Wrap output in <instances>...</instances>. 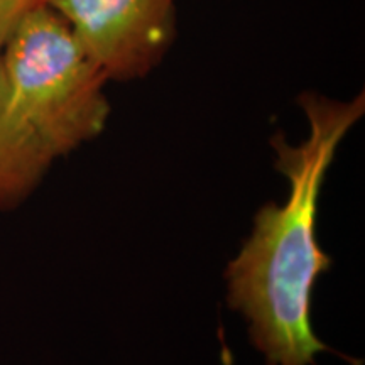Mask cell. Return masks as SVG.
Returning a JSON list of instances; mask_svg holds the SVG:
<instances>
[{"instance_id": "cell-5", "label": "cell", "mask_w": 365, "mask_h": 365, "mask_svg": "<svg viewBox=\"0 0 365 365\" xmlns=\"http://www.w3.org/2000/svg\"><path fill=\"white\" fill-rule=\"evenodd\" d=\"M44 4L46 0H0V49L22 17Z\"/></svg>"}, {"instance_id": "cell-4", "label": "cell", "mask_w": 365, "mask_h": 365, "mask_svg": "<svg viewBox=\"0 0 365 365\" xmlns=\"http://www.w3.org/2000/svg\"><path fill=\"white\" fill-rule=\"evenodd\" d=\"M51 163L14 112L0 51V210L17 207L33 193Z\"/></svg>"}, {"instance_id": "cell-1", "label": "cell", "mask_w": 365, "mask_h": 365, "mask_svg": "<svg viewBox=\"0 0 365 365\" xmlns=\"http://www.w3.org/2000/svg\"><path fill=\"white\" fill-rule=\"evenodd\" d=\"M299 103L308 139L299 145L282 135L272 139L276 168L291 186L287 200L259 210L252 235L227 269L230 307L247 319L250 340L267 365H312L319 352H330L309 322L314 282L331 266L314 223L328 166L364 113V95L345 103L307 93Z\"/></svg>"}, {"instance_id": "cell-3", "label": "cell", "mask_w": 365, "mask_h": 365, "mask_svg": "<svg viewBox=\"0 0 365 365\" xmlns=\"http://www.w3.org/2000/svg\"><path fill=\"white\" fill-rule=\"evenodd\" d=\"M108 80L156 68L176 33L175 0H46Z\"/></svg>"}, {"instance_id": "cell-2", "label": "cell", "mask_w": 365, "mask_h": 365, "mask_svg": "<svg viewBox=\"0 0 365 365\" xmlns=\"http://www.w3.org/2000/svg\"><path fill=\"white\" fill-rule=\"evenodd\" d=\"M0 51L14 112L53 161L105 129L107 75L56 11H31Z\"/></svg>"}]
</instances>
